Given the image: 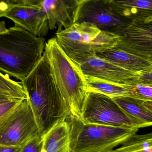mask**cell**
<instances>
[{
  "label": "cell",
  "mask_w": 152,
  "mask_h": 152,
  "mask_svg": "<svg viewBox=\"0 0 152 152\" xmlns=\"http://www.w3.org/2000/svg\"><path fill=\"white\" fill-rule=\"evenodd\" d=\"M20 83L26 94L41 136L56 123L70 116L44 53L33 70Z\"/></svg>",
  "instance_id": "obj_1"
},
{
  "label": "cell",
  "mask_w": 152,
  "mask_h": 152,
  "mask_svg": "<svg viewBox=\"0 0 152 152\" xmlns=\"http://www.w3.org/2000/svg\"><path fill=\"white\" fill-rule=\"evenodd\" d=\"M45 38L14 25L0 33V72L22 80L43 54Z\"/></svg>",
  "instance_id": "obj_2"
},
{
  "label": "cell",
  "mask_w": 152,
  "mask_h": 152,
  "mask_svg": "<svg viewBox=\"0 0 152 152\" xmlns=\"http://www.w3.org/2000/svg\"><path fill=\"white\" fill-rule=\"evenodd\" d=\"M44 53L56 86L68 110L70 116L81 121L87 93L84 75L62 50L55 37L50 38L46 42Z\"/></svg>",
  "instance_id": "obj_3"
},
{
  "label": "cell",
  "mask_w": 152,
  "mask_h": 152,
  "mask_svg": "<svg viewBox=\"0 0 152 152\" xmlns=\"http://www.w3.org/2000/svg\"><path fill=\"white\" fill-rule=\"evenodd\" d=\"M55 38L60 47L76 64L117 43V34L103 31L88 22L73 23L57 30Z\"/></svg>",
  "instance_id": "obj_4"
},
{
  "label": "cell",
  "mask_w": 152,
  "mask_h": 152,
  "mask_svg": "<svg viewBox=\"0 0 152 152\" xmlns=\"http://www.w3.org/2000/svg\"><path fill=\"white\" fill-rule=\"evenodd\" d=\"M70 152H105L126 142L139 129L84 124L69 116Z\"/></svg>",
  "instance_id": "obj_5"
},
{
  "label": "cell",
  "mask_w": 152,
  "mask_h": 152,
  "mask_svg": "<svg viewBox=\"0 0 152 152\" xmlns=\"http://www.w3.org/2000/svg\"><path fill=\"white\" fill-rule=\"evenodd\" d=\"M81 121L84 124L139 129L146 127L142 122L127 114L112 97L90 91L86 94Z\"/></svg>",
  "instance_id": "obj_6"
},
{
  "label": "cell",
  "mask_w": 152,
  "mask_h": 152,
  "mask_svg": "<svg viewBox=\"0 0 152 152\" xmlns=\"http://www.w3.org/2000/svg\"><path fill=\"white\" fill-rule=\"evenodd\" d=\"M81 22L115 34L131 22L118 15L104 0H86L78 5L74 17V23Z\"/></svg>",
  "instance_id": "obj_7"
},
{
  "label": "cell",
  "mask_w": 152,
  "mask_h": 152,
  "mask_svg": "<svg viewBox=\"0 0 152 152\" xmlns=\"http://www.w3.org/2000/svg\"><path fill=\"white\" fill-rule=\"evenodd\" d=\"M39 135L28 101L25 99L18 106L13 117L0 136V145L20 147Z\"/></svg>",
  "instance_id": "obj_8"
},
{
  "label": "cell",
  "mask_w": 152,
  "mask_h": 152,
  "mask_svg": "<svg viewBox=\"0 0 152 152\" xmlns=\"http://www.w3.org/2000/svg\"><path fill=\"white\" fill-rule=\"evenodd\" d=\"M115 34L119 40L114 48L152 60V22H131Z\"/></svg>",
  "instance_id": "obj_9"
},
{
  "label": "cell",
  "mask_w": 152,
  "mask_h": 152,
  "mask_svg": "<svg viewBox=\"0 0 152 152\" xmlns=\"http://www.w3.org/2000/svg\"><path fill=\"white\" fill-rule=\"evenodd\" d=\"M76 65L84 76H91L120 85L133 86L139 84L142 73L124 69L96 55L89 57Z\"/></svg>",
  "instance_id": "obj_10"
},
{
  "label": "cell",
  "mask_w": 152,
  "mask_h": 152,
  "mask_svg": "<svg viewBox=\"0 0 152 152\" xmlns=\"http://www.w3.org/2000/svg\"><path fill=\"white\" fill-rule=\"evenodd\" d=\"M4 17L36 36L43 37L48 34V20L42 6L12 4Z\"/></svg>",
  "instance_id": "obj_11"
},
{
  "label": "cell",
  "mask_w": 152,
  "mask_h": 152,
  "mask_svg": "<svg viewBox=\"0 0 152 152\" xmlns=\"http://www.w3.org/2000/svg\"><path fill=\"white\" fill-rule=\"evenodd\" d=\"M42 6L51 30L68 28L74 23L76 0H42Z\"/></svg>",
  "instance_id": "obj_12"
},
{
  "label": "cell",
  "mask_w": 152,
  "mask_h": 152,
  "mask_svg": "<svg viewBox=\"0 0 152 152\" xmlns=\"http://www.w3.org/2000/svg\"><path fill=\"white\" fill-rule=\"evenodd\" d=\"M121 18L130 22H152V0H104Z\"/></svg>",
  "instance_id": "obj_13"
},
{
  "label": "cell",
  "mask_w": 152,
  "mask_h": 152,
  "mask_svg": "<svg viewBox=\"0 0 152 152\" xmlns=\"http://www.w3.org/2000/svg\"><path fill=\"white\" fill-rule=\"evenodd\" d=\"M96 56L126 70L141 73L152 69V60L129 53L117 48L107 49Z\"/></svg>",
  "instance_id": "obj_14"
},
{
  "label": "cell",
  "mask_w": 152,
  "mask_h": 152,
  "mask_svg": "<svg viewBox=\"0 0 152 152\" xmlns=\"http://www.w3.org/2000/svg\"><path fill=\"white\" fill-rule=\"evenodd\" d=\"M69 116L56 123L42 136L41 152H70Z\"/></svg>",
  "instance_id": "obj_15"
},
{
  "label": "cell",
  "mask_w": 152,
  "mask_h": 152,
  "mask_svg": "<svg viewBox=\"0 0 152 152\" xmlns=\"http://www.w3.org/2000/svg\"><path fill=\"white\" fill-rule=\"evenodd\" d=\"M112 98L127 114L142 122L146 127L152 126V101L140 100L131 96H116Z\"/></svg>",
  "instance_id": "obj_16"
},
{
  "label": "cell",
  "mask_w": 152,
  "mask_h": 152,
  "mask_svg": "<svg viewBox=\"0 0 152 152\" xmlns=\"http://www.w3.org/2000/svg\"><path fill=\"white\" fill-rule=\"evenodd\" d=\"M84 77L87 92L100 93L112 98L116 96H130L132 88L134 86L116 84L91 76Z\"/></svg>",
  "instance_id": "obj_17"
},
{
  "label": "cell",
  "mask_w": 152,
  "mask_h": 152,
  "mask_svg": "<svg viewBox=\"0 0 152 152\" xmlns=\"http://www.w3.org/2000/svg\"><path fill=\"white\" fill-rule=\"evenodd\" d=\"M105 152H152V133L135 134L120 147Z\"/></svg>",
  "instance_id": "obj_18"
},
{
  "label": "cell",
  "mask_w": 152,
  "mask_h": 152,
  "mask_svg": "<svg viewBox=\"0 0 152 152\" xmlns=\"http://www.w3.org/2000/svg\"><path fill=\"white\" fill-rule=\"evenodd\" d=\"M0 94L18 99H27L26 94L21 84L0 72Z\"/></svg>",
  "instance_id": "obj_19"
},
{
  "label": "cell",
  "mask_w": 152,
  "mask_h": 152,
  "mask_svg": "<svg viewBox=\"0 0 152 152\" xmlns=\"http://www.w3.org/2000/svg\"><path fill=\"white\" fill-rule=\"evenodd\" d=\"M23 100L15 99L10 102L0 105V136L13 117L17 107Z\"/></svg>",
  "instance_id": "obj_20"
},
{
  "label": "cell",
  "mask_w": 152,
  "mask_h": 152,
  "mask_svg": "<svg viewBox=\"0 0 152 152\" xmlns=\"http://www.w3.org/2000/svg\"><path fill=\"white\" fill-rule=\"evenodd\" d=\"M130 96L140 100L152 101V86L136 84L132 88Z\"/></svg>",
  "instance_id": "obj_21"
},
{
  "label": "cell",
  "mask_w": 152,
  "mask_h": 152,
  "mask_svg": "<svg viewBox=\"0 0 152 152\" xmlns=\"http://www.w3.org/2000/svg\"><path fill=\"white\" fill-rule=\"evenodd\" d=\"M42 145V137L38 136L23 145L20 152H41Z\"/></svg>",
  "instance_id": "obj_22"
},
{
  "label": "cell",
  "mask_w": 152,
  "mask_h": 152,
  "mask_svg": "<svg viewBox=\"0 0 152 152\" xmlns=\"http://www.w3.org/2000/svg\"><path fill=\"white\" fill-rule=\"evenodd\" d=\"M12 4L25 6H42V0H10Z\"/></svg>",
  "instance_id": "obj_23"
},
{
  "label": "cell",
  "mask_w": 152,
  "mask_h": 152,
  "mask_svg": "<svg viewBox=\"0 0 152 152\" xmlns=\"http://www.w3.org/2000/svg\"><path fill=\"white\" fill-rule=\"evenodd\" d=\"M139 84L152 86V69L142 73L139 78Z\"/></svg>",
  "instance_id": "obj_24"
},
{
  "label": "cell",
  "mask_w": 152,
  "mask_h": 152,
  "mask_svg": "<svg viewBox=\"0 0 152 152\" xmlns=\"http://www.w3.org/2000/svg\"><path fill=\"white\" fill-rule=\"evenodd\" d=\"M12 5L10 0H0V18L4 17Z\"/></svg>",
  "instance_id": "obj_25"
},
{
  "label": "cell",
  "mask_w": 152,
  "mask_h": 152,
  "mask_svg": "<svg viewBox=\"0 0 152 152\" xmlns=\"http://www.w3.org/2000/svg\"><path fill=\"white\" fill-rule=\"evenodd\" d=\"M22 147L0 145V152H20Z\"/></svg>",
  "instance_id": "obj_26"
},
{
  "label": "cell",
  "mask_w": 152,
  "mask_h": 152,
  "mask_svg": "<svg viewBox=\"0 0 152 152\" xmlns=\"http://www.w3.org/2000/svg\"><path fill=\"white\" fill-rule=\"evenodd\" d=\"M18 98H13L9 96L0 94V105L10 102Z\"/></svg>",
  "instance_id": "obj_27"
},
{
  "label": "cell",
  "mask_w": 152,
  "mask_h": 152,
  "mask_svg": "<svg viewBox=\"0 0 152 152\" xmlns=\"http://www.w3.org/2000/svg\"><path fill=\"white\" fill-rule=\"evenodd\" d=\"M8 28H6V24L5 21H0V33H4L6 32Z\"/></svg>",
  "instance_id": "obj_28"
},
{
  "label": "cell",
  "mask_w": 152,
  "mask_h": 152,
  "mask_svg": "<svg viewBox=\"0 0 152 152\" xmlns=\"http://www.w3.org/2000/svg\"><path fill=\"white\" fill-rule=\"evenodd\" d=\"M86 1V0H76L78 4L81 3L83 2L84 1Z\"/></svg>",
  "instance_id": "obj_29"
}]
</instances>
